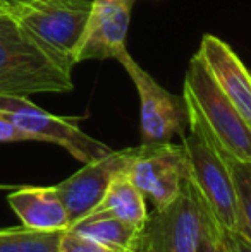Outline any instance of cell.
Returning a JSON list of instances; mask_svg holds the SVG:
<instances>
[{
  "mask_svg": "<svg viewBox=\"0 0 251 252\" xmlns=\"http://www.w3.org/2000/svg\"><path fill=\"white\" fill-rule=\"evenodd\" d=\"M188 126L225 158L251 163V127L194 55L184 77Z\"/></svg>",
  "mask_w": 251,
  "mask_h": 252,
  "instance_id": "6da1fadb",
  "label": "cell"
},
{
  "mask_svg": "<svg viewBox=\"0 0 251 252\" xmlns=\"http://www.w3.org/2000/svg\"><path fill=\"white\" fill-rule=\"evenodd\" d=\"M72 69L41 47L17 21L0 12V96L72 91Z\"/></svg>",
  "mask_w": 251,
  "mask_h": 252,
  "instance_id": "7a4b0ae2",
  "label": "cell"
},
{
  "mask_svg": "<svg viewBox=\"0 0 251 252\" xmlns=\"http://www.w3.org/2000/svg\"><path fill=\"white\" fill-rule=\"evenodd\" d=\"M212 226L218 225L186 179L179 196L171 204L148 213L134 252H196Z\"/></svg>",
  "mask_w": 251,
  "mask_h": 252,
  "instance_id": "3957f363",
  "label": "cell"
},
{
  "mask_svg": "<svg viewBox=\"0 0 251 252\" xmlns=\"http://www.w3.org/2000/svg\"><path fill=\"white\" fill-rule=\"evenodd\" d=\"M91 0H38L3 14L21 24L41 47L72 69L84 36Z\"/></svg>",
  "mask_w": 251,
  "mask_h": 252,
  "instance_id": "277c9868",
  "label": "cell"
},
{
  "mask_svg": "<svg viewBox=\"0 0 251 252\" xmlns=\"http://www.w3.org/2000/svg\"><path fill=\"white\" fill-rule=\"evenodd\" d=\"M188 180L224 233L238 232V199L231 161L196 132L182 137Z\"/></svg>",
  "mask_w": 251,
  "mask_h": 252,
  "instance_id": "5b68a950",
  "label": "cell"
},
{
  "mask_svg": "<svg viewBox=\"0 0 251 252\" xmlns=\"http://www.w3.org/2000/svg\"><path fill=\"white\" fill-rule=\"evenodd\" d=\"M0 117L16 124L33 141L64 148L81 163H90L112 151L110 146L83 132L77 117H57L26 96H0Z\"/></svg>",
  "mask_w": 251,
  "mask_h": 252,
  "instance_id": "8992f818",
  "label": "cell"
},
{
  "mask_svg": "<svg viewBox=\"0 0 251 252\" xmlns=\"http://www.w3.org/2000/svg\"><path fill=\"white\" fill-rule=\"evenodd\" d=\"M127 76L134 83L140 98V132L141 144L171 143L174 137H184L188 126V108L184 98L169 93L162 88L143 67L138 65L131 57L127 47L121 48L115 55Z\"/></svg>",
  "mask_w": 251,
  "mask_h": 252,
  "instance_id": "52a82bcc",
  "label": "cell"
},
{
  "mask_svg": "<svg viewBox=\"0 0 251 252\" xmlns=\"http://www.w3.org/2000/svg\"><path fill=\"white\" fill-rule=\"evenodd\" d=\"M131 182L143 192L153 208H164L179 196L188 179V158L181 144H140L126 170Z\"/></svg>",
  "mask_w": 251,
  "mask_h": 252,
  "instance_id": "ba28073f",
  "label": "cell"
},
{
  "mask_svg": "<svg viewBox=\"0 0 251 252\" xmlns=\"http://www.w3.org/2000/svg\"><path fill=\"white\" fill-rule=\"evenodd\" d=\"M136 153L138 146L117 151L112 150L102 158L84 163L83 168L55 186L69 215V228L100 202L112 180L126 172Z\"/></svg>",
  "mask_w": 251,
  "mask_h": 252,
  "instance_id": "9c48e42d",
  "label": "cell"
},
{
  "mask_svg": "<svg viewBox=\"0 0 251 252\" xmlns=\"http://www.w3.org/2000/svg\"><path fill=\"white\" fill-rule=\"evenodd\" d=\"M136 0H91L84 36L81 40L76 62L115 59L126 47L131 12Z\"/></svg>",
  "mask_w": 251,
  "mask_h": 252,
  "instance_id": "30bf717a",
  "label": "cell"
},
{
  "mask_svg": "<svg viewBox=\"0 0 251 252\" xmlns=\"http://www.w3.org/2000/svg\"><path fill=\"white\" fill-rule=\"evenodd\" d=\"M218 90L251 127V72L236 52L217 36L205 34L196 52Z\"/></svg>",
  "mask_w": 251,
  "mask_h": 252,
  "instance_id": "8fae6325",
  "label": "cell"
},
{
  "mask_svg": "<svg viewBox=\"0 0 251 252\" xmlns=\"http://www.w3.org/2000/svg\"><path fill=\"white\" fill-rule=\"evenodd\" d=\"M9 206L19 216L23 226L35 230H67L69 215L55 186H21L7 196Z\"/></svg>",
  "mask_w": 251,
  "mask_h": 252,
  "instance_id": "7c38bea8",
  "label": "cell"
},
{
  "mask_svg": "<svg viewBox=\"0 0 251 252\" xmlns=\"http://www.w3.org/2000/svg\"><path fill=\"white\" fill-rule=\"evenodd\" d=\"M95 216H115L143 230L148 220L146 197L124 172L112 180L100 202L84 218Z\"/></svg>",
  "mask_w": 251,
  "mask_h": 252,
  "instance_id": "4fadbf2b",
  "label": "cell"
},
{
  "mask_svg": "<svg viewBox=\"0 0 251 252\" xmlns=\"http://www.w3.org/2000/svg\"><path fill=\"white\" fill-rule=\"evenodd\" d=\"M69 230L91 240H97L102 246L117 252H134L141 233V228L115 216L83 218L74 223Z\"/></svg>",
  "mask_w": 251,
  "mask_h": 252,
  "instance_id": "5bb4252c",
  "label": "cell"
},
{
  "mask_svg": "<svg viewBox=\"0 0 251 252\" xmlns=\"http://www.w3.org/2000/svg\"><path fill=\"white\" fill-rule=\"evenodd\" d=\"M64 230L0 228V252H62Z\"/></svg>",
  "mask_w": 251,
  "mask_h": 252,
  "instance_id": "9a60e30c",
  "label": "cell"
},
{
  "mask_svg": "<svg viewBox=\"0 0 251 252\" xmlns=\"http://www.w3.org/2000/svg\"><path fill=\"white\" fill-rule=\"evenodd\" d=\"M238 199V232L251 244V163L231 161Z\"/></svg>",
  "mask_w": 251,
  "mask_h": 252,
  "instance_id": "2e32d148",
  "label": "cell"
},
{
  "mask_svg": "<svg viewBox=\"0 0 251 252\" xmlns=\"http://www.w3.org/2000/svg\"><path fill=\"white\" fill-rule=\"evenodd\" d=\"M61 251L62 252H117L114 249L102 246L97 240H91L88 237H83L72 230H64L61 237Z\"/></svg>",
  "mask_w": 251,
  "mask_h": 252,
  "instance_id": "e0dca14e",
  "label": "cell"
},
{
  "mask_svg": "<svg viewBox=\"0 0 251 252\" xmlns=\"http://www.w3.org/2000/svg\"><path fill=\"white\" fill-rule=\"evenodd\" d=\"M196 252H225L224 232L218 226H212L210 230H207Z\"/></svg>",
  "mask_w": 251,
  "mask_h": 252,
  "instance_id": "ac0fdd59",
  "label": "cell"
},
{
  "mask_svg": "<svg viewBox=\"0 0 251 252\" xmlns=\"http://www.w3.org/2000/svg\"><path fill=\"white\" fill-rule=\"evenodd\" d=\"M21 141H33V137L21 130L10 120L0 117V143H21Z\"/></svg>",
  "mask_w": 251,
  "mask_h": 252,
  "instance_id": "d6986e66",
  "label": "cell"
},
{
  "mask_svg": "<svg viewBox=\"0 0 251 252\" xmlns=\"http://www.w3.org/2000/svg\"><path fill=\"white\" fill-rule=\"evenodd\" d=\"M225 252H251V244L239 233H224Z\"/></svg>",
  "mask_w": 251,
  "mask_h": 252,
  "instance_id": "ffe728a7",
  "label": "cell"
},
{
  "mask_svg": "<svg viewBox=\"0 0 251 252\" xmlns=\"http://www.w3.org/2000/svg\"><path fill=\"white\" fill-rule=\"evenodd\" d=\"M33 2H38V0H0V12H5V10L14 9V7L26 5V3Z\"/></svg>",
  "mask_w": 251,
  "mask_h": 252,
  "instance_id": "44dd1931",
  "label": "cell"
},
{
  "mask_svg": "<svg viewBox=\"0 0 251 252\" xmlns=\"http://www.w3.org/2000/svg\"><path fill=\"white\" fill-rule=\"evenodd\" d=\"M10 187H14V186H3V184H0V189H10Z\"/></svg>",
  "mask_w": 251,
  "mask_h": 252,
  "instance_id": "7402d4cb",
  "label": "cell"
},
{
  "mask_svg": "<svg viewBox=\"0 0 251 252\" xmlns=\"http://www.w3.org/2000/svg\"><path fill=\"white\" fill-rule=\"evenodd\" d=\"M250 72H251V69H250Z\"/></svg>",
  "mask_w": 251,
  "mask_h": 252,
  "instance_id": "603a6c76",
  "label": "cell"
}]
</instances>
